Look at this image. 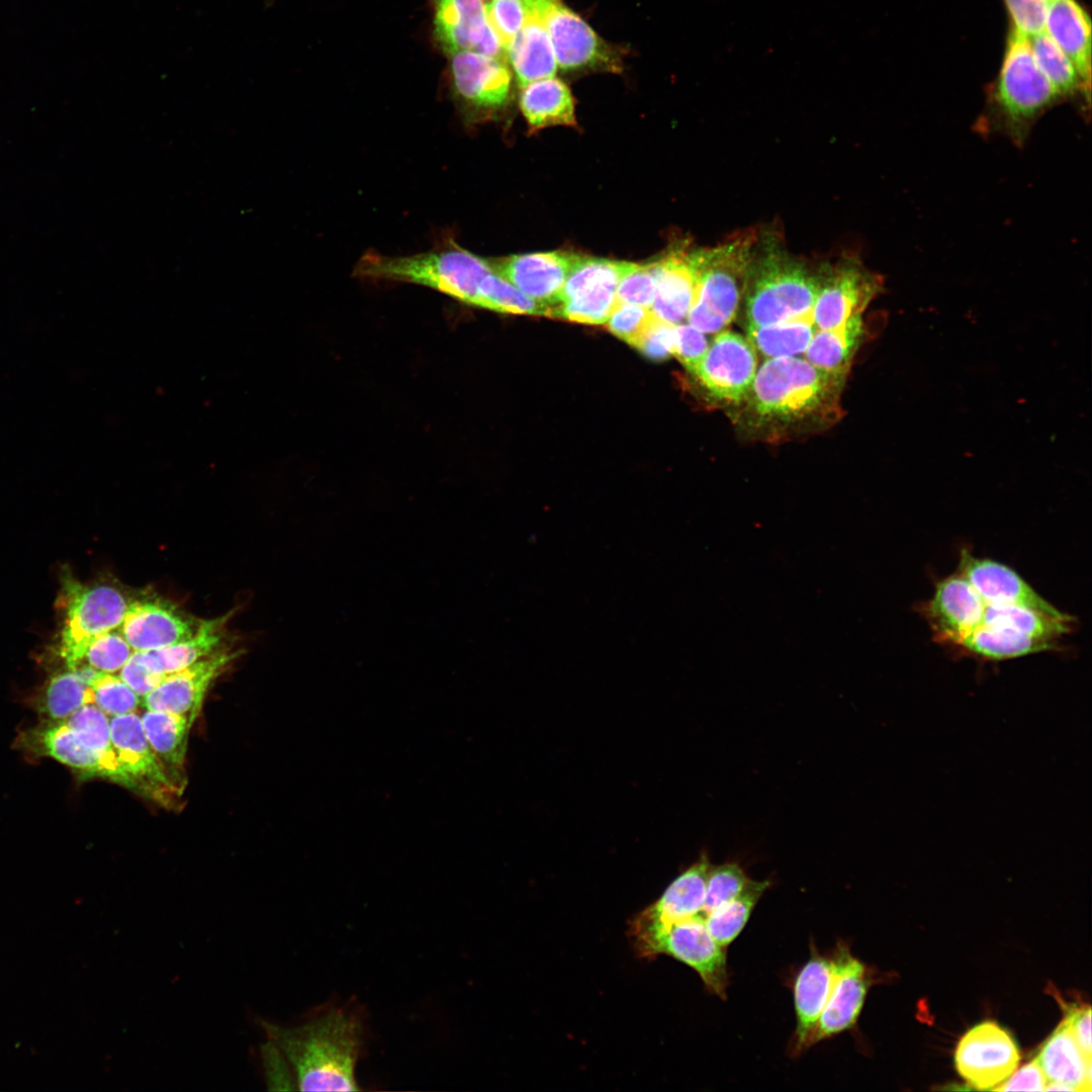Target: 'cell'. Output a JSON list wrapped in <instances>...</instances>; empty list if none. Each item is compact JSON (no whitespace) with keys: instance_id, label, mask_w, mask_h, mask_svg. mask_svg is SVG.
<instances>
[{"instance_id":"obj_34","label":"cell","mask_w":1092,"mask_h":1092,"mask_svg":"<svg viewBox=\"0 0 1092 1092\" xmlns=\"http://www.w3.org/2000/svg\"><path fill=\"white\" fill-rule=\"evenodd\" d=\"M861 332V315L836 329L816 330L804 353L805 359L821 370L845 376Z\"/></svg>"},{"instance_id":"obj_38","label":"cell","mask_w":1092,"mask_h":1092,"mask_svg":"<svg viewBox=\"0 0 1092 1092\" xmlns=\"http://www.w3.org/2000/svg\"><path fill=\"white\" fill-rule=\"evenodd\" d=\"M93 703L92 691L75 669L55 674L40 702V712L51 721H64L86 704Z\"/></svg>"},{"instance_id":"obj_47","label":"cell","mask_w":1092,"mask_h":1092,"mask_svg":"<svg viewBox=\"0 0 1092 1092\" xmlns=\"http://www.w3.org/2000/svg\"><path fill=\"white\" fill-rule=\"evenodd\" d=\"M1014 31L1031 38L1045 31L1049 0H1005Z\"/></svg>"},{"instance_id":"obj_11","label":"cell","mask_w":1092,"mask_h":1092,"mask_svg":"<svg viewBox=\"0 0 1092 1092\" xmlns=\"http://www.w3.org/2000/svg\"><path fill=\"white\" fill-rule=\"evenodd\" d=\"M630 262L580 256L569 272L551 316L606 324L616 303L618 282Z\"/></svg>"},{"instance_id":"obj_46","label":"cell","mask_w":1092,"mask_h":1092,"mask_svg":"<svg viewBox=\"0 0 1092 1092\" xmlns=\"http://www.w3.org/2000/svg\"><path fill=\"white\" fill-rule=\"evenodd\" d=\"M652 316L649 308L616 302L606 324L615 336L636 348Z\"/></svg>"},{"instance_id":"obj_21","label":"cell","mask_w":1092,"mask_h":1092,"mask_svg":"<svg viewBox=\"0 0 1092 1092\" xmlns=\"http://www.w3.org/2000/svg\"><path fill=\"white\" fill-rule=\"evenodd\" d=\"M703 248L688 244L668 251L652 262L656 275V293L650 306L658 318L673 325L687 318L692 304Z\"/></svg>"},{"instance_id":"obj_29","label":"cell","mask_w":1092,"mask_h":1092,"mask_svg":"<svg viewBox=\"0 0 1092 1092\" xmlns=\"http://www.w3.org/2000/svg\"><path fill=\"white\" fill-rule=\"evenodd\" d=\"M506 54L520 87L555 76L557 62L549 35L533 14L508 43Z\"/></svg>"},{"instance_id":"obj_42","label":"cell","mask_w":1092,"mask_h":1092,"mask_svg":"<svg viewBox=\"0 0 1092 1092\" xmlns=\"http://www.w3.org/2000/svg\"><path fill=\"white\" fill-rule=\"evenodd\" d=\"M750 880L742 867L735 861L712 864L702 914L705 915L736 897Z\"/></svg>"},{"instance_id":"obj_39","label":"cell","mask_w":1092,"mask_h":1092,"mask_svg":"<svg viewBox=\"0 0 1092 1092\" xmlns=\"http://www.w3.org/2000/svg\"><path fill=\"white\" fill-rule=\"evenodd\" d=\"M1028 39L1037 66L1061 96L1085 92L1073 63L1045 31Z\"/></svg>"},{"instance_id":"obj_49","label":"cell","mask_w":1092,"mask_h":1092,"mask_svg":"<svg viewBox=\"0 0 1092 1092\" xmlns=\"http://www.w3.org/2000/svg\"><path fill=\"white\" fill-rule=\"evenodd\" d=\"M675 325L666 323L653 314L637 349L647 358L662 361L673 354Z\"/></svg>"},{"instance_id":"obj_48","label":"cell","mask_w":1092,"mask_h":1092,"mask_svg":"<svg viewBox=\"0 0 1092 1092\" xmlns=\"http://www.w3.org/2000/svg\"><path fill=\"white\" fill-rule=\"evenodd\" d=\"M708 346L705 333L690 324L675 325L672 356H675L689 372H694Z\"/></svg>"},{"instance_id":"obj_54","label":"cell","mask_w":1092,"mask_h":1092,"mask_svg":"<svg viewBox=\"0 0 1092 1092\" xmlns=\"http://www.w3.org/2000/svg\"><path fill=\"white\" fill-rule=\"evenodd\" d=\"M265 1H266V2H270V1H272V0H265Z\"/></svg>"},{"instance_id":"obj_4","label":"cell","mask_w":1092,"mask_h":1092,"mask_svg":"<svg viewBox=\"0 0 1092 1092\" xmlns=\"http://www.w3.org/2000/svg\"><path fill=\"white\" fill-rule=\"evenodd\" d=\"M492 272L489 260L461 247L452 235H443L432 249L413 255L366 252L354 269L358 277L424 285L478 307L482 282Z\"/></svg>"},{"instance_id":"obj_9","label":"cell","mask_w":1092,"mask_h":1092,"mask_svg":"<svg viewBox=\"0 0 1092 1092\" xmlns=\"http://www.w3.org/2000/svg\"><path fill=\"white\" fill-rule=\"evenodd\" d=\"M65 582L68 605L61 654L68 669H75L95 638L120 628L129 603L110 585L84 586L72 579Z\"/></svg>"},{"instance_id":"obj_52","label":"cell","mask_w":1092,"mask_h":1092,"mask_svg":"<svg viewBox=\"0 0 1092 1092\" xmlns=\"http://www.w3.org/2000/svg\"><path fill=\"white\" fill-rule=\"evenodd\" d=\"M1048 1080L1036 1059L1015 1070L996 1091H1044Z\"/></svg>"},{"instance_id":"obj_15","label":"cell","mask_w":1092,"mask_h":1092,"mask_svg":"<svg viewBox=\"0 0 1092 1092\" xmlns=\"http://www.w3.org/2000/svg\"><path fill=\"white\" fill-rule=\"evenodd\" d=\"M879 278L857 260L848 259L823 270L812 318L817 330L836 329L861 311L880 287Z\"/></svg>"},{"instance_id":"obj_16","label":"cell","mask_w":1092,"mask_h":1092,"mask_svg":"<svg viewBox=\"0 0 1092 1092\" xmlns=\"http://www.w3.org/2000/svg\"><path fill=\"white\" fill-rule=\"evenodd\" d=\"M434 32L448 54L469 50L507 61L506 49L490 24L482 0H433Z\"/></svg>"},{"instance_id":"obj_3","label":"cell","mask_w":1092,"mask_h":1092,"mask_svg":"<svg viewBox=\"0 0 1092 1092\" xmlns=\"http://www.w3.org/2000/svg\"><path fill=\"white\" fill-rule=\"evenodd\" d=\"M775 238L758 235L744 289L746 328L812 316L823 279Z\"/></svg>"},{"instance_id":"obj_19","label":"cell","mask_w":1092,"mask_h":1092,"mask_svg":"<svg viewBox=\"0 0 1092 1092\" xmlns=\"http://www.w3.org/2000/svg\"><path fill=\"white\" fill-rule=\"evenodd\" d=\"M236 656L237 653L214 652L167 674L154 691L142 699V704L146 710L185 716L193 724L210 684Z\"/></svg>"},{"instance_id":"obj_10","label":"cell","mask_w":1092,"mask_h":1092,"mask_svg":"<svg viewBox=\"0 0 1092 1092\" xmlns=\"http://www.w3.org/2000/svg\"><path fill=\"white\" fill-rule=\"evenodd\" d=\"M449 57L452 91L464 122L492 118L508 105L512 86L508 62L469 50Z\"/></svg>"},{"instance_id":"obj_31","label":"cell","mask_w":1092,"mask_h":1092,"mask_svg":"<svg viewBox=\"0 0 1092 1092\" xmlns=\"http://www.w3.org/2000/svg\"><path fill=\"white\" fill-rule=\"evenodd\" d=\"M520 108L533 129L574 125V100L568 86L555 77L522 87Z\"/></svg>"},{"instance_id":"obj_25","label":"cell","mask_w":1092,"mask_h":1092,"mask_svg":"<svg viewBox=\"0 0 1092 1092\" xmlns=\"http://www.w3.org/2000/svg\"><path fill=\"white\" fill-rule=\"evenodd\" d=\"M1045 32L1073 63L1089 96L1091 22L1075 0H1049Z\"/></svg>"},{"instance_id":"obj_18","label":"cell","mask_w":1092,"mask_h":1092,"mask_svg":"<svg viewBox=\"0 0 1092 1092\" xmlns=\"http://www.w3.org/2000/svg\"><path fill=\"white\" fill-rule=\"evenodd\" d=\"M984 609L980 595L959 571L940 580L923 607L934 639L960 647L979 626Z\"/></svg>"},{"instance_id":"obj_28","label":"cell","mask_w":1092,"mask_h":1092,"mask_svg":"<svg viewBox=\"0 0 1092 1092\" xmlns=\"http://www.w3.org/2000/svg\"><path fill=\"white\" fill-rule=\"evenodd\" d=\"M1048 1082L1068 1085L1079 1092H1090L1091 1057L1086 1056L1064 1020L1040 1046L1035 1058Z\"/></svg>"},{"instance_id":"obj_32","label":"cell","mask_w":1092,"mask_h":1092,"mask_svg":"<svg viewBox=\"0 0 1092 1092\" xmlns=\"http://www.w3.org/2000/svg\"><path fill=\"white\" fill-rule=\"evenodd\" d=\"M225 618L204 621L194 634L164 648L135 652L139 661L150 670L163 674L179 671L209 655L220 640Z\"/></svg>"},{"instance_id":"obj_14","label":"cell","mask_w":1092,"mask_h":1092,"mask_svg":"<svg viewBox=\"0 0 1092 1092\" xmlns=\"http://www.w3.org/2000/svg\"><path fill=\"white\" fill-rule=\"evenodd\" d=\"M110 736L132 791L164 805L181 792L153 750L135 712L111 717Z\"/></svg>"},{"instance_id":"obj_20","label":"cell","mask_w":1092,"mask_h":1092,"mask_svg":"<svg viewBox=\"0 0 1092 1092\" xmlns=\"http://www.w3.org/2000/svg\"><path fill=\"white\" fill-rule=\"evenodd\" d=\"M578 258L571 252L554 251L512 255L489 263L498 276L552 309Z\"/></svg>"},{"instance_id":"obj_44","label":"cell","mask_w":1092,"mask_h":1092,"mask_svg":"<svg viewBox=\"0 0 1092 1092\" xmlns=\"http://www.w3.org/2000/svg\"><path fill=\"white\" fill-rule=\"evenodd\" d=\"M655 293L656 275L653 263L641 265L630 262L618 282L616 302L650 308Z\"/></svg>"},{"instance_id":"obj_50","label":"cell","mask_w":1092,"mask_h":1092,"mask_svg":"<svg viewBox=\"0 0 1092 1092\" xmlns=\"http://www.w3.org/2000/svg\"><path fill=\"white\" fill-rule=\"evenodd\" d=\"M266 1084L271 1090H290L296 1087L295 1078L290 1065L278 1046L271 1040H267L261 1048Z\"/></svg>"},{"instance_id":"obj_30","label":"cell","mask_w":1092,"mask_h":1092,"mask_svg":"<svg viewBox=\"0 0 1092 1092\" xmlns=\"http://www.w3.org/2000/svg\"><path fill=\"white\" fill-rule=\"evenodd\" d=\"M141 720L153 750L172 783L181 791L184 787L187 739L192 724L185 716L151 710H146Z\"/></svg>"},{"instance_id":"obj_35","label":"cell","mask_w":1092,"mask_h":1092,"mask_svg":"<svg viewBox=\"0 0 1092 1092\" xmlns=\"http://www.w3.org/2000/svg\"><path fill=\"white\" fill-rule=\"evenodd\" d=\"M1055 646L1010 628L979 624L961 648L982 658L1001 660L1051 650Z\"/></svg>"},{"instance_id":"obj_43","label":"cell","mask_w":1092,"mask_h":1092,"mask_svg":"<svg viewBox=\"0 0 1092 1092\" xmlns=\"http://www.w3.org/2000/svg\"><path fill=\"white\" fill-rule=\"evenodd\" d=\"M132 653V648L121 632L113 630L95 638L87 647L83 660L87 662L86 665L100 672L115 673Z\"/></svg>"},{"instance_id":"obj_2","label":"cell","mask_w":1092,"mask_h":1092,"mask_svg":"<svg viewBox=\"0 0 1092 1092\" xmlns=\"http://www.w3.org/2000/svg\"><path fill=\"white\" fill-rule=\"evenodd\" d=\"M302 1091L359 1090L355 1076L363 1052V1012L356 1003H326L297 1025L261 1020Z\"/></svg>"},{"instance_id":"obj_8","label":"cell","mask_w":1092,"mask_h":1092,"mask_svg":"<svg viewBox=\"0 0 1092 1092\" xmlns=\"http://www.w3.org/2000/svg\"><path fill=\"white\" fill-rule=\"evenodd\" d=\"M532 14L544 24L559 68L564 72H620L623 51L603 39L561 0H531Z\"/></svg>"},{"instance_id":"obj_23","label":"cell","mask_w":1092,"mask_h":1092,"mask_svg":"<svg viewBox=\"0 0 1092 1092\" xmlns=\"http://www.w3.org/2000/svg\"><path fill=\"white\" fill-rule=\"evenodd\" d=\"M958 571L969 580L986 605H1017L1050 615L1062 614L1004 564L964 552Z\"/></svg>"},{"instance_id":"obj_13","label":"cell","mask_w":1092,"mask_h":1092,"mask_svg":"<svg viewBox=\"0 0 1092 1092\" xmlns=\"http://www.w3.org/2000/svg\"><path fill=\"white\" fill-rule=\"evenodd\" d=\"M1020 1054L1012 1035L995 1021L969 1029L954 1052L957 1071L979 1090H993L1018 1067Z\"/></svg>"},{"instance_id":"obj_53","label":"cell","mask_w":1092,"mask_h":1092,"mask_svg":"<svg viewBox=\"0 0 1092 1092\" xmlns=\"http://www.w3.org/2000/svg\"><path fill=\"white\" fill-rule=\"evenodd\" d=\"M1070 1028L1083 1053L1091 1057V1007L1090 1005H1066L1063 1019Z\"/></svg>"},{"instance_id":"obj_17","label":"cell","mask_w":1092,"mask_h":1092,"mask_svg":"<svg viewBox=\"0 0 1092 1092\" xmlns=\"http://www.w3.org/2000/svg\"><path fill=\"white\" fill-rule=\"evenodd\" d=\"M835 977L810 1046L853 1027L863 1007L871 978L867 967L839 942L833 953Z\"/></svg>"},{"instance_id":"obj_24","label":"cell","mask_w":1092,"mask_h":1092,"mask_svg":"<svg viewBox=\"0 0 1092 1092\" xmlns=\"http://www.w3.org/2000/svg\"><path fill=\"white\" fill-rule=\"evenodd\" d=\"M834 977L832 956H822L812 945L811 957L798 972L793 985L797 1019L791 1043L793 1055H799L810 1048L811 1037L829 998Z\"/></svg>"},{"instance_id":"obj_51","label":"cell","mask_w":1092,"mask_h":1092,"mask_svg":"<svg viewBox=\"0 0 1092 1092\" xmlns=\"http://www.w3.org/2000/svg\"><path fill=\"white\" fill-rule=\"evenodd\" d=\"M118 675L142 699L154 691L166 676L144 666L134 651Z\"/></svg>"},{"instance_id":"obj_33","label":"cell","mask_w":1092,"mask_h":1092,"mask_svg":"<svg viewBox=\"0 0 1092 1092\" xmlns=\"http://www.w3.org/2000/svg\"><path fill=\"white\" fill-rule=\"evenodd\" d=\"M79 740L100 760L105 779L131 788L123 771L110 736V719L95 704H86L64 720Z\"/></svg>"},{"instance_id":"obj_41","label":"cell","mask_w":1092,"mask_h":1092,"mask_svg":"<svg viewBox=\"0 0 1092 1092\" xmlns=\"http://www.w3.org/2000/svg\"><path fill=\"white\" fill-rule=\"evenodd\" d=\"M89 687L93 704L110 717L133 713L142 703L140 697L114 673L98 671Z\"/></svg>"},{"instance_id":"obj_6","label":"cell","mask_w":1092,"mask_h":1092,"mask_svg":"<svg viewBox=\"0 0 1092 1092\" xmlns=\"http://www.w3.org/2000/svg\"><path fill=\"white\" fill-rule=\"evenodd\" d=\"M630 932L639 954H667L678 960L699 974L712 994L726 999L729 983L726 947L711 936L704 914L668 922L637 915Z\"/></svg>"},{"instance_id":"obj_40","label":"cell","mask_w":1092,"mask_h":1092,"mask_svg":"<svg viewBox=\"0 0 1092 1092\" xmlns=\"http://www.w3.org/2000/svg\"><path fill=\"white\" fill-rule=\"evenodd\" d=\"M479 307L504 313L551 316L549 306L530 297L495 272L482 282Z\"/></svg>"},{"instance_id":"obj_7","label":"cell","mask_w":1092,"mask_h":1092,"mask_svg":"<svg viewBox=\"0 0 1092 1092\" xmlns=\"http://www.w3.org/2000/svg\"><path fill=\"white\" fill-rule=\"evenodd\" d=\"M1060 97L1037 66L1029 39L1013 30L995 89L1002 130L1022 144L1032 121Z\"/></svg>"},{"instance_id":"obj_5","label":"cell","mask_w":1092,"mask_h":1092,"mask_svg":"<svg viewBox=\"0 0 1092 1092\" xmlns=\"http://www.w3.org/2000/svg\"><path fill=\"white\" fill-rule=\"evenodd\" d=\"M757 237L748 229L703 248L688 324L707 334L723 331L734 320Z\"/></svg>"},{"instance_id":"obj_45","label":"cell","mask_w":1092,"mask_h":1092,"mask_svg":"<svg viewBox=\"0 0 1092 1092\" xmlns=\"http://www.w3.org/2000/svg\"><path fill=\"white\" fill-rule=\"evenodd\" d=\"M485 9L505 49L532 15L530 0H489Z\"/></svg>"},{"instance_id":"obj_36","label":"cell","mask_w":1092,"mask_h":1092,"mask_svg":"<svg viewBox=\"0 0 1092 1092\" xmlns=\"http://www.w3.org/2000/svg\"><path fill=\"white\" fill-rule=\"evenodd\" d=\"M816 330L812 316L746 328L748 341L766 358L804 354Z\"/></svg>"},{"instance_id":"obj_26","label":"cell","mask_w":1092,"mask_h":1092,"mask_svg":"<svg viewBox=\"0 0 1092 1092\" xmlns=\"http://www.w3.org/2000/svg\"><path fill=\"white\" fill-rule=\"evenodd\" d=\"M18 743L33 754L52 757L85 778H104L98 757L86 747L64 721L31 728Z\"/></svg>"},{"instance_id":"obj_37","label":"cell","mask_w":1092,"mask_h":1092,"mask_svg":"<svg viewBox=\"0 0 1092 1092\" xmlns=\"http://www.w3.org/2000/svg\"><path fill=\"white\" fill-rule=\"evenodd\" d=\"M770 881L750 880L736 897L704 915L711 936L726 947L739 935Z\"/></svg>"},{"instance_id":"obj_22","label":"cell","mask_w":1092,"mask_h":1092,"mask_svg":"<svg viewBox=\"0 0 1092 1092\" xmlns=\"http://www.w3.org/2000/svg\"><path fill=\"white\" fill-rule=\"evenodd\" d=\"M120 629L136 652L167 647L191 637L196 630L174 607L157 600L129 603Z\"/></svg>"},{"instance_id":"obj_12","label":"cell","mask_w":1092,"mask_h":1092,"mask_svg":"<svg viewBox=\"0 0 1092 1092\" xmlns=\"http://www.w3.org/2000/svg\"><path fill=\"white\" fill-rule=\"evenodd\" d=\"M757 370V352L747 338L720 331L692 374L712 397L739 405L746 397Z\"/></svg>"},{"instance_id":"obj_27","label":"cell","mask_w":1092,"mask_h":1092,"mask_svg":"<svg viewBox=\"0 0 1092 1092\" xmlns=\"http://www.w3.org/2000/svg\"><path fill=\"white\" fill-rule=\"evenodd\" d=\"M711 867L708 853L702 851L699 858L668 885L659 899L638 916L668 922L702 914Z\"/></svg>"},{"instance_id":"obj_1","label":"cell","mask_w":1092,"mask_h":1092,"mask_svg":"<svg viewBox=\"0 0 1092 1092\" xmlns=\"http://www.w3.org/2000/svg\"><path fill=\"white\" fill-rule=\"evenodd\" d=\"M843 381L797 356L767 358L740 403V419L768 440L825 429L841 416Z\"/></svg>"}]
</instances>
